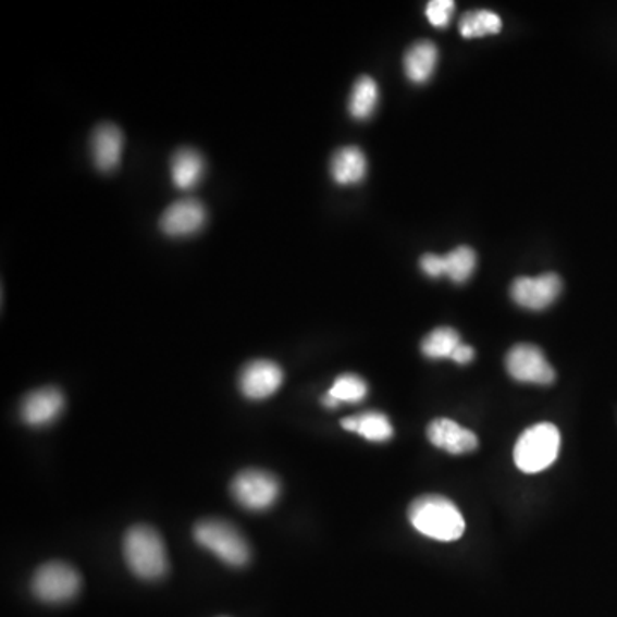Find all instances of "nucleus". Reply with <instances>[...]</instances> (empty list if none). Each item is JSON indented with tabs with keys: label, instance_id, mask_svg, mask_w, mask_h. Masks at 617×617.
Here are the masks:
<instances>
[{
	"label": "nucleus",
	"instance_id": "1",
	"mask_svg": "<svg viewBox=\"0 0 617 617\" xmlns=\"http://www.w3.org/2000/svg\"><path fill=\"white\" fill-rule=\"evenodd\" d=\"M408 520L422 535L440 542H455L465 533V518L448 497L425 494L408 508Z\"/></svg>",
	"mask_w": 617,
	"mask_h": 617
},
{
	"label": "nucleus",
	"instance_id": "2",
	"mask_svg": "<svg viewBox=\"0 0 617 617\" xmlns=\"http://www.w3.org/2000/svg\"><path fill=\"white\" fill-rule=\"evenodd\" d=\"M124 557L131 571L143 580H158L169 571V557L162 536L145 525H137L125 533Z\"/></svg>",
	"mask_w": 617,
	"mask_h": 617
},
{
	"label": "nucleus",
	"instance_id": "3",
	"mask_svg": "<svg viewBox=\"0 0 617 617\" xmlns=\"http://www.w3.org/2000/svg\"><path fill=\"white\" fill-rule=\"evenodd\" d=\"M562 448L559 429L548 422L532 425L515 444V464L523 473H539L556 461Z\"/></svg>",
	"mask_w": 617,
	"mask_h": 617
},
{
	"label": "nucleus",
	"instance_id": "4",
	"mask_svg": "<svg viewBox=\"0 0 617 617\" xmlns=\"http://www.w3.org/2000/svg\"><path fill=\"white\" fill-rule=\"evenodd\" d=\"M194 539L201 547L208 548L210 553L222 559L225 565L238 568L249 563V544L243 533L229 521L217 518L199 521L194 529Z\"/></svg>",
	"mask_w": 617,
	"mask_h": 617
},
{
	"label": "nucleus",
	"instance_id": "5",
	"mask_svg": "<svg viewBox=\"0 0 617 617\" xmlns=\"http://www.w3.org/2000/svg\"><path fill=\"white\" fill-rule=\"evenodd\" d=\"M33 593L47 604L73 601L82 589V578L73 566L65 563H47L38 568L32 581Z\"/></svg>",
	"mask_w": 617,
	"mask_h": 617
},
{
	"label": "nucleus",
	"instance_id": "6",
	"mask_svg": "<svg viewBox=\"0 0 617 617\" xmlns=\"http://www.w3.org/2000/svg\"><path fill=\"white\" fill-rule=\"evenodd\" d=\"M231 491L243 508L264 511L279 499L280 482L276 477L262 470H244L232 480Z\"/></svg>",
	"mask_w": 617,
	"mask_h": 617
},
{
	"label": "nucleus",
	"instance_id": "7",
	"mask_svg": "<svg viewBox=\"0 0 617 617\" xmlns=\"http://www.w3.org/2000/svg\"><path fill=\"white\" fill-rule=\"evenodd\" d=\"M506 369L513 380L520 381V383L547 386L556 380V372L545 359L541 348L530 343H520L508 351Z\"/></svg>",
	"mask_w": 617,
	"mask_h": 617
},
{
	"label": "nucleus",
	"instance_id": "8",
	"mask_svg": "<svg viewBox=\"0 0 617 617\" xmlns=\"http://www.w3.org/2000/svg\"><path fill=\"white\" fill-rule=\"evenodd\" d=\"M562 288V279L554 273L541 274L536 279L521 276L513 282L511 297L523 309L544 311L556 303Z\"/></svg>",
	"mask_w": 617,
	"mask_h": 617
},
{
	"label": "nucleus",
	"instance_id": "9",
	"mask_svg": "<svg viewBox=\"0 0 617 617\" xmlns=\"http://www.w3.org/2000/svg\"><path fill=\"white\" fill-rule=\"evenodd\" d=\"M477 267V255L467 246L456 247L448 255H425L420 259V268L431 279L448 276L455 283H465Z\"/></svg>",
	"mask_w": 617,
	"mask_h": 617
},
{
	"label": "nucleus",
	"instance_id": "10",
	"mask_svg": "<svg viewBox=\"0 0 617 617\" xmlns=\"http://www.w3.org/2000/svg\"><path fill=\"white\" fill-rule=\"evenodd\" d=\"M283 384V371L271 360H255L247 363L238 378V386L246 398L264 399L279 392Z\"/></svg>",
	"mask_w": 617,
	"mask_h": 617
},
{
	"label": "nucleus",
	"instance_id": "11",
	"mask_svg": "<svg viewBox=\"0 0 617 617\" xmlns=\"http://www.w3.org/2000/svg\"><path fill=\"white\" fill-rule=\"evenodd\" d=\"M64 410V395L57 387H41L29 393L21 404V417L32 428H45L55 422Z\"/></svg>",
	"mask_w": 617,
	"mask_h": 617
},
{
	"label": "nucleus",
	"instance_id": "12",
	"mask_svg": "<svg viewBox=\"0 0 617 617\" xmlns=\"http://www.w3.org/2000/svg\"><path fill=\"white\" fill-rule=\"evenodd\" d=\"M206 222V210L196 199H181L163 211L160 226L170 237H187L201 231Z\"/></svg>",
	"mask_w": 617,
	"mask_h": 617
},
{
	"label": "nucleus",
	"instance_id": "13",
	"mask_svg": "<svg viewBox=\"0 0 617 617\" xmlns=\"http://www.w3.org/2000/svg\"><path fill=\"white\" fill-rule=\"evenodd\" d=\"M428 437L436 448L452 453V455H465V453H472L479 448L476 434L456 424L452 419L432 420L428 425Z\"/></svg>",
	"mask_w": 617,
	"mask_h": 617
},
{
	"label": "nucleus",
	"instance_id": "14",
	"mask_svg": "<svg viewBox=\"0 0 617 617\" xmlns=\"http://www.w3.org/2000/svg\"><path fill=\"white\" fill-rule=\"evenodd\" d=\"M124 137L121 129L113 124H101L91 136V155L101 172H110L121 162Z\"/></svg>",
	"mask_w": 617,
	"mask_h": 617
},
{
	"label": "nucleus",
	"instance_id": "15",
	"mask_svg": "<svg viewBox=\"0 0 617 617\" xmlns=\"http://www.w3.org/2000/svg\"><path fill=\"white\" fill-rule=\"evenodd\" d=\"M368 172V160L357 146H345L331 160V175L340 186L359 184Z\"/></svg>",
	"mask_w": 617,
	"mask_h": 617
},
{
	"label": "nucleus",
	"instance_id": "16",
	"mask_svg": "<svg viewBox=\"0 0 617 617\" xmlns=\"http://www.w3.org/2000/svg\"><path fill=\"white\" fill-rule=\"evenodd\" d=\"M405 74L416 85H424L431 79L437 65V47L432 41H417L405 53Z\"/></svg>",
	"mask_w": 617,
	"mask_h": 617
},
{
	"label": "nucleus",
	"instance_id": "17",
	"mask_svg": "<svg viewBox=\"0 0 617 617\" xmlns=\"http://www.w3.org/2000/svg\"><path fill=\"white\" fill-rule=\"evenodd\" d=\"M342 428L345 431L357 432L363 440L372 441V443H384L393 437V425L380 411H366L360 416L343 419Z\"/></svg>",
	"mask_w": 617,
	"mask_h": 617
},
{
	"label": "nucleus",
	"instance_id": "18",
	"mask_svg": "<svg viewBox=\"0 0 617 617\" xmlns=\"http://www.w3.org/2000/svg\"><path fill=\"white\" fill-rule=\"evenodd\" d=\"M172 181L178 189H193L201 181L205 162L198 151L182 148L172 157Z\"/></svg>",
	"mask_w": 617,
	"mask_h": 617
},
{
	"label": "nucleus",
	"instance_id": "19",
	"mask_svg": "<svg viewBox=\"0 0 617 617\" xmlns=\"http://www.w3.org/2000/svg\"><path fill=\"white\" fill-rule=\"evenodd\" d=\"M378 101H380V88L375 85L374 79L369 76L359 77L351 89L350 103H348L351 118L359 119V121L371 118L378 107Z\"/></svg>",
	"mask_w": 617,
	"mask_h": 617
},
{
	"label": "nucleus",
	"instance_id": "20",
	"mask_svg": "<svg viewBox=\"0 0 617 617\" xmlns=\"http://www.w3.org/2000/svg\"><path fill=\"white\" fill-rule=\"evenodd\" d=\"M460 335L453 328H437L431 331L422 342V354L429 359H452L456 348L460 347Z\"/></svg>",
	"mask_w": 617,
	"mask_h": 617
},
{
	"label": "nucleus",
	"instance_id": "21",
	"mask_svg": "<svg viewBox=\"0 0 617 617\" xmlns=\"http://www.w3.org/2000/svg\"><path fill=\"white\" fill-rule=\"evenodd\" d=\"M503 28V21L493 11H470L460 21L461 37L479 38L485 35H496Z\"/></svg>",
	"mask_w": 617,
	"mask_h": 617
},
{
	"label": "nucleus",
	"instance_id": "22",
	"mask_svg": "<svg viewBox=\"0 0 617 617\" xmlns=\"http://www.w3.org/2000/svg\"><path fill=\"white\" fill-rule=\"evenodd\" d=\"M340 404H359L368 396V384L356 374H343L336 378L330 392Z\"/></svg>",
	"mask_w": 617,
	"mask_h": 617
},
{
	"label": "nucleus",
	"instance_id": "23",
	"mask_svg": "<svg viewBox=\"0 0 617 617\" xmlns=\"http://www.w3.org/2000/svg\"><path fill=\"white\" fill-rule=\"evenodd\" d=\"M455 13L453 0H432L425 9V16L434 28H446Z\"/></svg>",
	"mask_w": 617,
	"mask_h": 617
},
{
	"label": "nucleus",
	"instance_id": "24",
	"mask_svg": "<svg viewBox=\"0 0 617 617\" xmlns=\"http://www.w3.org/2000/svg\"><path fill=\"white\" fill-rule=\"evenodd\" d=\"M473 357H476V351H473V348L468 347V345H464V343H461L460 347L456 348L455 354H453L452 360H455V362L461 363V366H464V363L472 362Z\"/></svg>",
	"mask_w": 617,
	"mask_h": 617
},
{
	"label": "nucleus",
	"instance_id": "25",
	"mask_svg": "<svg viewBox=\"0 0 617 617\" xmlns=\"http://www.w3.org/2000/svg\"><path fill=\"white\" fill-rule=\"evenodd\" d=\"M321 404L324 405V407L326 408H336L340 407V402L336 398H333V396L330 395V393H326V395L323 396V398H321Z\"/></svg>",
	"mask_w": 617,
	"mask_h": 617
}]
</instances>
